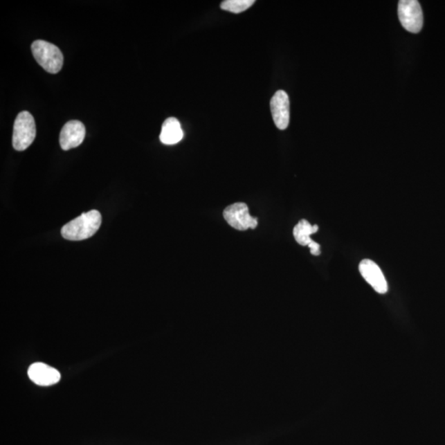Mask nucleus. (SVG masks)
Returning a JSON list of instances; mask_svg holds the SVG:
<instances>
[{
	"label": "nucleus",
	"mask_w": 445,
	"mask_h": 445,
	"mask_svg": "<svg viewBox=\"0 0 445 445\" xmlns=\"http://www.w3.org/2000/svg\"><path fill=\"white\" fill-rule=\"evenodd\" d=\"M309 247L311 254L314 255V256H319V255H320V245L316 243V242L313 241L312 243L309 245Z\"/></svg>",
	"instance_id": "ddd939ff"
},
{
	"label": "nucleus",
	"mask_w": 445,
	"mask_h": 445,
	"mask_svg": "<svg viewBox=\"0 0 445 445\" xmlns=\"http://www.w3.org/2000/svg\"><path fill=\"white\" fill-rule=\"evenodd\" d=\"M271 111L276 127L287 129L289 124V99L284 91L279 90L272 97Z\"/></svg>",
	"instance_id": "0eeeda50"
},
{
	"label": "nucleus",
	"mask_w": 445,
	"mask_h": 445,
	"mask_svg": "<svg viewBox=\"0 0 445 445\" xmlns=\"http://www.w3.org/2000/svg\"><path fill=\"white\" fill-rule=\"evenodd\" d=\"M361 274L372 287L375 291L385 293L388 291V284L381 269L373 261L365 259L358 266Z\"/></svg>",
	"instance_id": "6e6552de"
},
{
	"label": "nucleus",
	"mask_w": 445,
	"mask_h": 445,
	"mask_svg": "<svg viewBox=\"0 0 445 445\" xmlns=\"http://www.w3.org/2000/svg\"><path fill=\"white\" fill-rule=\"evenodd\" d=\"M224 218L231 227L239 231L254 230L258 224L257 219L250 215L248 206L243 202L228 206L224 211Z\"/></svg>",
	"instance_id": "39448f33"
},
{
	"label": "nucleus",
	"mask_w": 445,
	"mask_h": 445,
	"mask_svg": "<svg viewBox=\"0 0 445 445\" xmlns=\"http://www.w3.org/2000/svg\"><path fill=\"white\" fill-rule=\"evenodd\" d=\"M161 140L164 145L178 144L183 139V131L179 120L175 118H167L162 125Z\"/></svg>",
	"instance_id": "9d476101"
},
{
	"label": "nucleus",
	"mask_w": 445,
	"mask_h": 445,
	"mask_svg": "<svg viewBox=\"0 0 445 445\" xmlns=\"http://www.w3.org/2000/svg\"><path fill=\"white\" fill-rule=\"evenodd\" d=\"M32 53L37 62L50 73H57L62 70L64 56L57 46L53 43L37 40L33 43Z\"/></svg>",
	"instance_id": "f03ea898"
},
{
	"label": "nucleus",
	"mask_w": 445,
	"mask_h": 445,
	"mask_svg": "<svg viewBox=\"0 0 445 445\" xmlns=\"http://www.w3.org/2000/svg\"><path fill=\"white\" fill-rule=\"evenodd\" d=\"M37 129L35 120L27 111L17 116L12 134V146L17 151L27 149L35 140Z\"/></svg>",
	"instance_id": "7ed1b4c3"
},
{
	"label": "nucleus",
	"mask_w": 445,
	"mask_h": 445,
	"mask_svg": "<svg viewBox=\"0 0 445 445\" xmlns=\"http://www.w3.org/2000/svg\"><path fill=\"white\" fill-rule=\"evenodd\" d=\"M102 224V215L99 211L93 210L82 214L71 220L62 228L64 239L71 241H81L89 239L98 232Z\"/></svg>",
	"instance_id": "f257e3e1"
},
{
	"label": "nucleus",
	"mask_w": 445,
	"mask_h": 445,
	"mask_svg": "<svg viewBox=\"0 0 445 445\" xmlns=\"http://www.w3.org/2000/svg\"><path fill=\"white\" fill-rule=\"evenodd\" d=\"M28 377L39 386H51L57 383L60 379L59 371L44 363H34L29 367Z\"/></svg>",
	"instance_id": "1a4fd4ad"
},
{
	"label": "nucleus",
	"mask_w": 445,
	"mask_h": 445,
	"mask_svg": "<svg viewBox=\"0 0 445 445\" xmlns=\"http://www.w3.org/2000/svg\"><path fill=\"white\" fill-rule=\"evenodd\" d=\"M318 231V226L315 224L312 226L305 219H302L297 226L293 228V237L298 244L302 246H309L314 240L311 239L310 235Z\"/></svg>",
	"instance_id": "9b49d317"
},
{
	"label": "nucleus",
	"mask_w": 445,
	"mask_h": 445,
	"mask_svg": "<svg viewBox=\"0 0 445 445\" xmlns=\"http://www.w3.org/2000/svg\"><path fill=\"white\" fill-rule=\"evenodd\" d=\"M399 18L403 27L409 33H418L423 27V12L417 0H401L399 3Z\"/></svg>",
	"instance_id": "20e7f679"
},
{
	"label": "nucleus",
	"mask_w": 445,
	"mask_h": 445,
	"mask_svg": "<svg viewBox=\"0 0 445 445\" xmlns=\"http://www.w3.org/2000/svg\"><path fill=\"white\" fill-rule=\"evenodd\" d=\"M84 125L80 120H71L64 125L60 135V145L64 150L80 146L85 138Z\"/></svg>",
	"instance_id": "423d86ee"
},
{
	"label": "nucleus",
	"mask_w": 445,
	"mask_h": 445,
	"mask_svg": "<svg viewBox=\"0 0 445 445\" xmlns=\"http://www.w3.org/2000/svg\"><path fill=\"white\" fill-rule=\"evenodd\" d=\"M255 3L254 0H226L220 4L222 10L233 12V14H240L244 12Z\"/></svg>",
	"instance_id": "f8f14e48"
}]
</instances>
